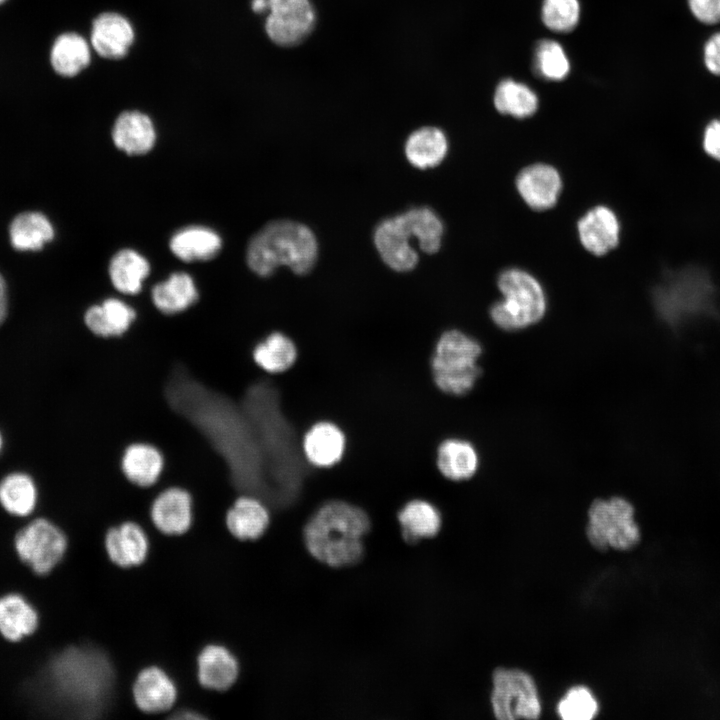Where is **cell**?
Returning a JSON list of instances; mask_svg holds the SVG:
<instances>
[{
  "label": "cell",
  "instance_id": "5b68a950",
  "mask_svg": "<svg viewBox=\"0 0 720 720\" xmlns=\"http://www.w3.org/2000/svg\"><path fill=\"white\" fill-rule=\"evenodd\" d=\"M502 299L489 310L493 323L504 331H519L539 322L547 309L546 295L530 273L509 268L497 280Z\"/></svg>",
  "mask_w": 720,
  "mask_h": 720
},
{
  "label": "cell",
  "instance_id": "f35d334b",
  "mask_svg": "<svg viewBox=\"0 0 720 720\" xmlns=\"http://www.w3.org/2000/svg\"><path fill=\"white\" fill-rule=\"evenodd\" d=\"M700 147L707 158L720 164V114L708 118L703 124Z\"/></svg>",
  "mask_w": 720,
  "mask_h": 720
},
{
  "label": "cell",
  "instance_id": "4dcf8cb0",
  "mask_svg": "<svg viewBox=\"0 0 720 720\" xmlns=\"http://www.w3.org/2000/svg\"><path fill=\"white\" fill-rule=\"evenodd\" d=\"M297 358L293 340L280 331H273L260 340L252 350V359L264 372L278 374L289 369Z\"/></svg>",
  "mask_w": 720,
  "mask_h": 720
},
{
  "label": "cell",
  "instance_id": "9a60e30c",
  "mask_svg": "<svg viewBox=\"0 0 720 720\" xmlns=\"http://www.w3.org/2000/svg\"><path fill=\"white\" fill-rule=\"evenodd\" d=\"M40 624L35 605L19 592L0 596V636L10 643H18L32 636Z\"/></svg>",
  "mask_w": 720,
  "mask_h": 720
},
{
  "label": "cell",
  "instance_id": "60d3db41",
  "mask_svg": "<svg viewBox=\"0 0 720 720\" xmlns=\"http://www.w3.org/2000/svg\"><path fill=\"white\" fill-rule=\"evenodd\" d=\"M703 62L709 73L720 77V32L712 34L703 46Z\"/></svg>",
  "mask_w": 720,
  "mask_h": 720
},
{
  "label": "cell",
  "instance_id": "ffe728a7",
  "mask_svg": "<svg viewBox=\"0 0 720 720\" xmlns=\"http://www.w3.org/2000/svg\"><path fill=\"white\" fill-rule=\"evenodd\" d=\"M165 466L162 452L155 445L134 442L126 446L120 459V469L132 484L147 488L161 477Z\"/></svg>",
  "mask_w": 720,
  "mask_h": 720
},
{
  "label": "cell",
  "instance_id": "52a82bcc",
  "mask_svg": "<svg viewBox=\"0 0 720 720\" xmlns=\"http://www.w3.org/2000/svg\"><path fill=\"white\" fill-rule=\"evenodd\" d=\"M586 535L598 550H629L640 541L633 505L622 497L596 499L588 509Z\"/></svg>",
  "mask_w": 720,
  "mask_h": 720
},
{
  "label": "cell",
  "instance_id": "277c9868",
  "mask_svg": "<svg viewBox=\"0 0 720 720\" xmlns=\"http://www.w3.org/2000/svg\"><path fill=\"white\" fill-rule=\"evenodd\" d=\"M482 352L480 342L464 330H444L437 339L430 361L436 387L455 397L472 392L482 374L479 364Z\"/></svg>",
  "mask_w": 720,
  "mask_h": 720
},
{
  "label": "cell",
  "instance_id": "4316f807",
  "mask_svg": "<svg viewBox=\"0 0 720 720\" xmlns=\"http://www.w3.org/2000/svg\"><path fill=\"white\" fill-rule=\"evenodd\" d=\"M222 241L219 235L202 226H190L176 232L169 242L172 253L185 262L206 261L220 251Z\"/></svg>",
  "mask_w": 720,
  "mask_h": 720
},
{
  "label": "cell",
  "instance_id": "603a6c76",
  "mask_svg": "<svg viewBox=\"0 0 720 720\" xmlns=\"http://www.w3.org/2000/svg\"><path fill=\"white\" fill-rule=\"evenodd\" d=\"M225 521L234 537L240 540H255L266 531L270 523V514L262 500L244 494L228 509Z\"/></svg>",
  "mask_w": 720,
  "mask_h": 720
},
{
  "label": "cell",
  "instance_id": "7402d4cb",
  "mask_svg": "<svg viewBox=\"0 0 720 720\" xmlns=\"http://www.w3.org/2000/svg\"><path fill=\"white\" fill-rule=\"evenodd\" d=\"M239 665L235 656L224 646L207 645L197 658L199 683L211 690L224 691L236 681Z\"/></svg>",
  "mask_w": 720,
  "mask_h": 720
},
{
  "label": "cell",
  "instance_id": "d6a6232c",
  "mask_svg": "<svg viewBox=\"0 0 720 720\" xmlns=\"http://www.w3.org/2000/svg\"><path fill=\"white\" fill-rule=\"evenodd\" d=\"M111 283L121 293L135 295L142 289V282L148 276V261L131 249L117 252L109 264Z\"/></svg>",
  "mask_w": 720,
  "mask_h": 720
},
{
  "label": "cell",
  "instance_id": "b9f144b4",
  "mask_svg": "<svg viewBox=\"0 0 720 720\" xmlns=\"http://www.w3.org/2000/svg\"><path fill=\"white\" fill-rule=\"evenodd\" d=\"M8 315V291L7 284L0 273V325L6 320Z\"/></svg>",
  "mask_w": 720,
  "mask_h": 720
},
{
  "label": "cell",
  "instance_id": "e0dca14e",
  "mask_svg": "<svg viewBox=\"0 0 720 720\" xmlns=\"http://www.w3.org/2000/svg\"><path fill=\"white\" fill-rule=\"evenodd\" d=\"M436 466L447 480L464 482L472 479L478 472L480 456L471 440L449 437L442 440L437 447Z\"/></svg>",
  "mask_w": 720,
  "mask_h": 720
},
{
  "label": "cell",
  "instance_id": "7a4b0ae2",
  "mask_svg": "<svg viewBox=\"0 0 720 720\" xmlns=\"http://www.w3.org/2000/svg\"><path fill=\"white\" fill-rule=\"evenodd\" d=\"M370 528L362 507L341 499L320 504L304 526V541L310 554L331 567L358 562L363 554V537Z\"/></svg>",
  "mask_w": 720,
  "mask_h": 720
},
{
  "label": "cell",
  "instance_id": "3957f363",
  "mask_svg": "<svg viewBox=\"0 0 720 720\" xmlns=\"http://www.w3.org/2000/svg\"><path fill=\"white\" fill-rule=\"evenodd\" d=\"M318 245L313 232L290 220L267 223L250 239L246 259L249 268L259 276L271 275L281 265L304 275L314 266Z\"/></svg>",
  "mask_w": 720,
  "mask_h": 720
},
{
  "label": "cell",
  "instance_id": "d6986e66",
  "mask_svg": "<svg viewBox=\"0 0 720 720\" xmlns=\"http://www.w3.org/2000/svg\"><path fill=\"white\" fill-rule=\"evenodd\" d=\"M134 40V31L129 21L120 14H100L92 24L91 44L104 58L124 57Z\"/></svg>",
  "mask_w": 720,
  "mask_h": 720
},
{
  "label": "cell",
  "instance_id": "f546056e",
  "mask_svg": "<svg viewBox=\"0 0 720 720\" xmlns=\"http://www.w3.org/2000/svg\"><path fill=\"white\" fill-rule=\"evenodd\" d=\"M199 298L192 277L184 272L173 273L152 289V301L162 313L171 315L185 311Z\"/></svg>",
  "mask_w": 720,
  "mask_h": 720
},
{
  "label": "cell",
  "instance_id": "44dd1931",
  "mask_svg": "<svg viewBox=\"0 0 720 720\" xmlns=\"http://www.w3.org/2000/svg\"><path fill=\"white\" fill-rule=\"evenodd\" d=\"M346 439L334 423L320 421L304 434L302 448L307 461L316 467H329L343 456Z\"/></svg>",
  "mask_w": 720,
  "mask_h": 720
},
{
  "label": "cell",
  "instance_id": "5bb4252c",
  "mask_svg": "<svg viewBox=\"0 0 720 720\" xmlns=\"http://www.w3.org/2000/svg\"><path fill=\"white\" fill-rule=\"evenodd\" d=\"M40 504V491L34 478L23 471L7 473L0 479V510L13 519L25 521Z\"/></svg>",
  "mask_w": 720,
  "mask_h": 720
},
{
  "label": "cell",
  "instance_id": "4fadbf2b",
  "mask_svg": "<svg viewBox=\"0 0 720 720\" xmlns=\"http://www.w3.org/2000/svg\"><path fill=\"white\" fill-rule=\"evenodd\" d=\"M577 231L582 246L591 254L602 256L618 245L621 227L612 209L598 205L579 219Z\"/></svg>",
  "mask_w": 720,
  "mask_h": 720
},
{
  "label": "cell",
  "instance_id": "83f0119b",
  "mask_svg": "<svg viewBox=\"0 0 720 720\" xmlns=\"http://www.w3.org/2000/svg\"><path fill=\"white\" fill-rule=\"evenodd\" d=\"M54 227L41 212L26 211L14 217L9 226L12 247L19 251H37L54 238Z\"/></svg>",
  "mask_w": 720,
  "mask_h": 720
},
{
  "label": "cell",
  "instance_id": "8992f818",
  "mask_svg": "<svg viewBox=\"0 0 720 720\" xmlns=\"http://www.w3.org/2000/svg\"><path fill=\"white\" fill-rule=\"evenodd\" d=\"M69 542L63 528L43 515L27 519L14 536L20 562L39 577L51 574L64 561Z\"/></svg>",
  "mask_w": 720,
  "mask_h": 720
},
{
  "label": "cell",
  "instance_id": "2e32d148",
  "mask_svg": "<svg viewBox=\"0 0 720 720\" xmlns=\"http://www.w3.org/2000/svg\"><path fill=\"white\" fill-rule=\"evenodd\" d=\"M133 698L137 707L143 712H164L174 705L177 688L164 670L150 666L137 675L133 685Z\"/></svg>",
  "mask_w": 720,
  "mask_h": 720
},
{
  "label": "cell",
  "instance_id": "cb8c5ba5",
  "mask_svg": "<svg viewBox=\"0 0 720 720\" xmlns=\"http://www.w3.org/2000/svg\"><path fill=\"white\" fill-rule=\"evenodd\" d=\"M136 318V311L117 298H108L92 305L84 314L87 329L101 338L119 337L126 333Z\"/></svg>",
  "mask_w": 720,
  "mask_h": 720
},
{
  "label": "cell",
  "instance_id": "9c48e42d",
  "mask_svg": "<svg viewBox=\"0 0 720 720\" xmlns=\"http://www.w3.org/2000/svg\"><path fill=\"white\" fill-rule=\"evenodd\" d=\"M267 9L265 30L279 46L299 44L314 28L316 15L309 0H267Z\"/></svg>",
  "mask_w": 720,
  "mask_h": 720
},
{
  "label": "cell",
  "instance_id": "7c38bea8",
  "mask_svg": "<svg viewBox=\"0 0 720 720\" xmlns=\"http://www.w3.org/2000/svg\"><path fill=\"white\" fill-rule=\"evenodd\" d=\"M516 188L524 202L534 210L552 208L562 189L559 172L545 163L523 168L516 178Z\"/></svg>",
  "mask_w": 720,
  "mask_h": 720
},
{
  "label": "cell",
  "instance_id": "f1b7e54d",
  "mask_svg": "<svg viewBox=\"0 0 720 720\" xmlns=\"http://www.w3.org/2000/svg\"><path fill=\"white\" fill-rule=\"evenodd\" d=\"M90 48L79 34L66 32L53 42L49 60L53 70L62 77H74L90 63Z\"/></svg>",
  "mask_w": 720,
  "mask_h": 720
},
{
  "label": "cell",
  "instance_id": "836d02e7",
  "mask_svg": "<svg viewBox=\"0 0 720 720\" xmlns=\"http://www.w3.org/2000/svg\"><path fill=\"white\" fill-rule=\"evenodd\" d=\"M494 106L498 112L515 118H527L538 108V98L527 85L512 79L501 81L494 94Z\"/></svg>",
  "mask_w": 720,
  "mask_h": 720
},
{
  "label": "cell",
  "instance_id": "8fae6325",
  "mask_svg": "<svg viewBox=\"0 0 720 720\" xmlns=\"http://www.w3.org/2000/svg\"><path fill=\"white\" fill-rule=\"evenodd\" d=\"M150 516L155 527L166 535H182L193 521V499L184 488L172 486L153 500Z\"/></svg>",
  "mask_w": 720,
  "mask_h": 720
},
{
  "label": "cell",
  "instance_id": "30bf717a",
  "mask_svg": "<svg viewBox=\"0 0 720 720\" xmlns=\"http://www.w3.org/2000/svg\"><path fill=\"white\" fill-rule=\"evenodd\" d=\"M415 237L402 214L383 220L374 233V242L383 261L393 270H412L417 262V252L410 245Z\"/></svg>",
  "mask_w": 720,
  "mask_h": 720
},
{
  "label": "cell",
  "instance_id": "ac0fdd59",
  "mask_svg": "<svg viewBox=\"0 0 720 720\" xmlns=\"http://www.w3.org/2000/svg\"><path fill=\"white\" fill-rule=\"evenodd\" d=\"M105 548L113 563L119 567L130 568L145 561L149 541L140 525L126 521L108 530Z\"/></svg>",
  "mask_w": 720,
  "mask_h": 720
},
{
  "label": "cell",
  "instance_id": "ab89813d",
  "mask_svg": "<svg viewBox=\"0 0 720 720\" xmlns=\"http://www.w3.org/2000/svg\"><path fill=\"white\" fill-rule=\"evenodd\" d=\"M691 15L700 23H720V0H687Z\"/></svg>",
  "mask_w": 720,
  "mask_h": 720
},
{
  "label": "cell",
  "instance_id": "6da1fadb",
  "mask_svg": "<svg viewBox=\"0 0 720 720\" xmlns=\"http://www.w3.org/2000/svg\"><path fill=\"white\" fill-rule=\"evenodd\" d=\"M115 673L109 657L90 645L53 651L32 679L28 715L96 718L110 705Z\"/></svg>",
  "mask_w": 720,
  "mask_h": 720
},
{
  "label": "cell",
  "instance_id": "8d00e7d4",
  "mask_svg": "<svg viewBox=\"0 0 720 720\" xmlns=\"http://www.w3.org/2000/svg\"><path fill=\"white\" fill-rule=\"evenodd\" d=\"M544 25L555 32L573 30L580 17L578 0H544L541 10Z\"/></svg>",
  "mask_w": 720,
  "mask_h": 720
},
{
  "label": "cell",
  "instance_id": "e575fe53",
  "mask_svg": "<svg viewBox=\"0 0 720 720\" xmlns=\"http://www.w3.org/2000/svg\"><path fill=\"white\" fill-rule=\"evenodd\" d=\"M402 215L424 252L432 254L440 249L444 226L432 209L417 207Z\"/></svg>",
  "mask_w": 720,
  "mask_h": 720
},
{
  "label": "cell",
  "instance_id": "1f68e13d",
  "mask_svg": "<svg viewBox=\"0 0 720 720\" xmlns=\"http://www.w3.org/2000/svg\"><path fill=\"white\" fill-rule=\"evenodd\" d=\"M448 151V141L441 129L423 127L414 131L405 144L408 161L420 169L439 165Z\"/></svg>",
  "mask_w": 720,
  "mask_h": 720
},
{
  "label": "cell",
  "instance_id": "f6af8a7d",
  "mask_svg": "<svg viewBox=\"0 0 720 720\" xmlns=\"http://www.w3.org/2000/svg\"><path fill=\"white\" fill-rule=\"evenodd\" d=\"M3 444H4V438H3L2 432L0 431V453L3 449Z\"/></svg>",
  "mask_w": 720,
  "mask_h": 720
},
{
  "label": "cell",
  "instance_id": "d590c367",
  "mask_svg": "<svg viewBox=\"0 0 720 720\" xmlns=\"http://www.w3.org/2000/svg\"><path fill=\"white\" fill-rule=\"evenodd\" d=\"M534 65L541 77L552 81L563 80L570 70L569 59L563 47L549 39L537 44Z\"/></svg>",
  "mask_w": 720,
  "mask_h": 720
},
{
  "label": "cell",
  "instance_id": "bcb514c9",
  "mask_svg": "<svg viewBox=\"0 0 720 720\" xmlns=\"http://www.w3.org/2000/svg\"><path fill=\"white\" fill-rule=\"evenodd\" d=\"M6 0H0V5L3 4Z\"/></svg>",
  "mask_w": 720,
  "mask_h": 720
},
{
  "label": "cell",
  "instance_id": "74e56055",
  "mask_svg": "<svg viewBox=\"0 0 720 720\" xmlns=\"http://www.w3.org/2000/svg\"><path fill=\"white\" fill-rule=\"evenodd\" d=\"M557 712L564 720H590L598 712V703L586 687L577 686L560 700Z\"/></svg>",
  "mask_w": 720,
  "mask_h": 720
},
{
  "label": "cell",
  "instance_id": "d4e9b609",
  "mask_svg": "<svg viewBox=\"0 0 720 720\" xmlns=\"http://www.w3.org/2000/svg\"><path fill=\"white\" fill-rule=\"evenodd\" d=\"M114 144L129 155L149 152L156 140V133L151 119L139 111L121 113L112 130Z\"/></svg>",
  "mask_w": 720,
  "mask_h": 720
},
{
  "label": "cell",
  "instance_id": "ba28073f",
  "mask_svg": "<svg viewBox=\"0 0 720 720\" xmlns=\"http://www.w3.org/2000/svg\"><path fill=\"white\" fill-rule=\"evenodd\" d=\"M491 705L499 720L536 719L541 705L533 678L519 669L497 668L492 675Z\"/></svg>",
  "mask_w": 720,
  "mask_h": 720
},
{
  "label": "cell",
  "instance_id": "7bdbcfd3",
  "mask_svg": "<svg viewBox=\"0 0 720 720\" xmlns=\"http://www.w3.org/2000/svg\"><path fill=\"white\" fill-rule=\"evenodd\" d=\"M174 717L181 718V719H186V718L199 719V718H202V715L195 711H192V710H181V711H178V713L175 714Z\"/></svg>",
  "mask_w": 720,
  "mask_h": 720
},
{
  "label": "cell",
  "instance_id": "ee69618b",
  "mask_svg": "<svg viewBox=\"0 0 720 720\" xmlns=\"http://www.w3.org/2000/svg\"><path fill=\"white\" fill-rule=\"evenodd\" d=\"M251 6L254 12H263L267 9V0H253Z\"/></svg>",
  "mask_w": 720,
  "mask_h": 720
},
{
  "label": "cell",
  "instance_id": "484cf974",
  "mask_svg": "<svg viewBox=\"0 0 720 720\" xmlns=\"http://www.w3.org/2000/svg\"><path fill=\"white\" fill-rule=\"evenodd\" d=\"M397 520L403 538L408 543L435 536L442 523L438 507L428 500L414 498L407 501L397 512Z\"/></svg>",
  "mask_w": 720,
  "mask_h": 720
}]
</instances>
